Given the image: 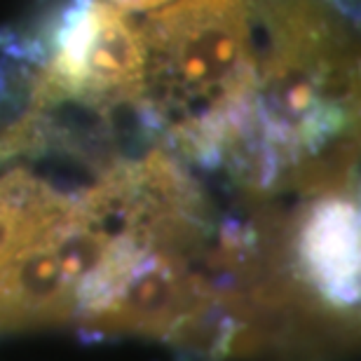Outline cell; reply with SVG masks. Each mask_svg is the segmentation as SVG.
I'll return each mask as SVG.
<instances>
[{
  "instance_id": "1",
  "label": "cell",
  "mask_w": 361,
  "mask_h": 361,
  "mask_svg": "<svg viewBox=\"0 0 361 361\" xmlns=\"http://www.w3.org/2000/svg\"><path fill=\"white\" fill-rule=\"evenodd\" d=\"M139 113L195 153L235 141L258 75L251 0H171L139 21Z\"/></svg>"
},
{
  "instance_id": "2",
  "label": "cell",
  "mask_w": 361,
  "mask_h": 361,
  "mask_svg": "<svg viewBox=\"0 0 361 361\" xmlns=\"http://www.w3.org/2000/svg\"><path fill=\"white\" fill-rule=\"evenodd\" d=\"M143 38L139 21L104 0H68L40 38L33 101L92 108L139 104Z\"/></svg>"
},
{
  "instance_id": "3",
  "label": "cell",
  "mask_w": 361,
  "mask_h": 361,
  "mask_svg": "<svg viewBox=\"0 0 361 361\" xmlns=\"http://www.w3.org/2000/svg\"><path fill=\"white\" fill-rule=\"evenodd\" d=\"M310 281L324 298L350 307L359 302V209L350 200L317 202L298 237Z\"/></svg>"
},
{
  "instance_id": "4",
  "label": "cell",
  "mask_w": 361,
  "mask_h": 361,
  "mask_svg": "<svg viewBox=\"0 0 361 361\" xmlns=\"http://www.w3.org/2000/svg\"><path fill=\"white\" fill-rule=\"evenodd\" d=\"M104 3L118 7L122 12H153L157 7L171 3V0H104Z\"/></svg>"
},
{
  "instance_id": "5",
  "label": "cell",
  "mask_w": 361,
  "mask_h": 361,
  "mask_svg": "<svg viewBox=\"0 0 361 361\" xmlns=\"http://www.w3.org/2000/svg\"><path fill=\"white\" fill-rule=\"evenodd\" d=\"M331 7H336V12H341L343 17L357 19L359 17V0H326Z\"/></svg>"
}]
</instances>
